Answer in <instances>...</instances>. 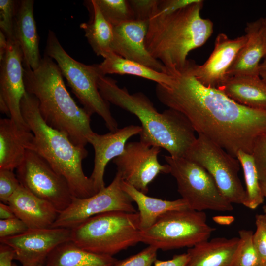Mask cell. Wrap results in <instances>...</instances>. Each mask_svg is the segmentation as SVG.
Here are the masks:
<instances>
[{"label": "cell", "instance_id": "1", "mask_svg": "<svg viewBox=\"0 0 266 266\" xmlns=\"http://www.w3.org/2000/svg\"><path fill=\"white\" fill-rule=\"evenodd\" d=\"M167 73L170 83L155 89L162 103L183 114L198 134L233 156L239 150L252 154L257 138L266 134V110L243 106L219 89L203 86L193 74L190 60L182 68Z\"/></svg>", "mask_w": 266, "mask_h": 266}, {"label": "cell", "instance_id": "2", "mask_svg": "<svg viewBox=\"0 0 266 266\" xmlns=\"http://www.w3.org/2000/svg\"><path fill=\"white\" fill-rule=\"evenodd\" d=\"M98 87L108 102L138 118L142 128L140 141L163 148L172 157H185L197 137L183 114L171 108L159 112L144 93L131 94L125 87H120L116 80L105 76H100Z\"/></svg>", "mask_w": 266, "mask_h": 266}, {"label": "cell", "instance_id": "3", "mask_svg": "<svg viewBox=\"0 0 266 266\" xmlns=\"http://www.w3.org/2000/svg\"><path fill=\"white\" fill-rule=\"evenodd\" d=\"M23 65L26 91L38 100L45 122L66 135L74 144L85 147L94 132L91 115L76 104L68 92L57 63L44 54L36 69Z\"/></svg>", "mask_w": 266, "mask_h": 266}, {"label": "cell", "instance_id": "4", "mask_svg": "<svg viewBox=\"0 0 266 266\" xmlns=\"http://www.w3.org/2000/svg\"><path fill=\"white\" fill-rule=\"evenodd\" d=\"M203 3L198 0L172 14L154 15L149 20L146 47L167 70L184 67L189 52L203 45L213 33V22L200 15Z\"/></svg>", "mask_w": 266, "mask_h": 266}, {"label": "cell", "instance_id": "5", "mask_svg": "<svg viewBox=\"0 0 266 266\" xmlns=\"http://www.w3.org/2000/svg\"><path fill=\"white\" fill-rule=\"evenodd\" d=\"M21 111L34 136L31 150L66 180L73 197L82 199L96 194L92 181L83 170L82 162L88 154L85 147L74 144L65 133L48 125L40 114L38 100L27 92Z\"/></svg>", "mask_w": 266, "mask_h": 266}, {"label": "cell", "instance_id": "6", "mask_svg": "<svg viewBox=\"0 0 266 266\" xmlns=\"http://www.w3.org/2000/svg\"><path fill=\"white\" fill-rule=\"evenodd\" d=\"M138 212L112 211L93 216L71 229L70 241L89 252L113 256L140 242Z\"/></svg>", "mask_w": 266, "mask_h": 266}, {"label": "cell", "instance_id": "7", "mask_svg": "<svg viewBox=\"0 0 266 266\" xmlns=\"http://www.w3.org/2000/svg\"><path fill=\"white\" fill-rule=\"evenodd\" d=\"M45 54L56 61L68 85L83 108L90 115L102 118L110 132L118 129L111 114L109 103L101 96L98 80L101 75L99 64L85 65L72 58L63 48L55 33L48 31Z\"/></svg>", "mask_w": 266, "mask_h": 266}, {"label": "cell", "instance_id": "8", "mask_svg": "<svg viewBox=\"0 0 266 266\" xmlns=\"http://www.w3.org/2000/svg\"><path fill=\"white\" fill-rule=\"evenodd\" d=\"M204 211L190 208L169 211L141 231L140 242L164 251L190 248L209 239L215 231Z\"/></svg>", "mask_w": 266, "mask_h": 266}, {"label": "cell", "instance_id": "9", "mask_svg": "<svg viewBox=\"0 0 266 266\" xmlns=\"http://www.w3.org/2000/svg\"><path fill=\"white\" fill-rule=\"evenodd\" d=\"M175 179L177 190L190 209L226 212L233 204L222 194L210 174L201 166L184 157H164Z\"/></svg>", "mask_w": 266, "mask_h": 266}, {"label": "cell", "instance_id": "10", "mask_svg": "<svg viewBox=\"0 0 266 266\" xmlns=\"http://www.w3.org/2000/svg\"><path fill=\"white\" fill-rule=\"evenodd\" d=\"M184 158L203 167L228 201L244 205L246 191L238 176L241 166L237 158L202 134H199Z\"/></svg>", "mask_w": 266, "mask_h": 266}, {"label": "cell", "instance_id": "11", "mask_svg": "<svg viewBox=\"0 0 266 266\" xmlns=\"http://www.w3.org/2000/svg\"><path fill=\"white\" fill-rule=\"evenodd\" d=\"M16 175L24 188L47 201L60 213L71 203L73 196L66 180L36 152L27 150Z\"/></svg>", "mask_w": 266, "mask_h": 266}, {"label": "cell", "instance_id": "12", "mask_svg": "<svg viewBox=\"0 0 266 266\" xmlns=\"http://www.w3.org/2000/svg\"><path fill=\"white\" fill-rule=\"evenodd\" d=\"M121 175L118 172L111 183L92 196L73 197L70 205L59 213L52 228L71 229L95 215L112 211L137 212L129 195L123 189Z\"/></svg>", "mask_w": 266, "mask_h": 266}, {"label": "cell", "instance_id": "13", "mask_svg": "<svg viewBox=\"0 0 266 266\" xmlns=\"http://www.w3.org/2000/svg\"><path fill=\"white\" fill-rule=\"evenodd\" d=\"M161 149L141 141L127 142L123 152L113 162L124 181L146 194L148 185L159 174L170 173L169 166L158 161Z\"/></svg>", "mask_w": 266, "mask_h": 266}, {"label": "cell", "instance_id": "14", "mask_svg": "<svg viewBox=\"0 0 266 266\" xmlns=\"http://www.w3.org/2000/svg\"><path fill=\"white\" fill-rule=\"evenodd\" d=\"M70 235L71 229L63 228L29 229L0 241L13 249L14 259L22 265L43 266L57 247L70 241Z\"/></svg>", "mask_w": 266, "mask_h": 266}, {"label": "cell", "instance_id": "15", "mask_svg": "<svg viewBox=\"0 0 266 266\" xmlns=\"http://www.w3.org/2000/svg\"><path fill=\"white\" fill-rule=\"evenodd\" d=\"M23 61V54L17 42L14 38L8 39L7 50L0 63V96L9 107L10 118L19 127L30 130L21 111V102L26 93Z\"/></svg>", "mask_w": 266, "mask_h": 266}, {"label": "cell", "instance_id": "16", "mask_svg": "<svg viewBox=\"0 0 266 266\" xmlns=\"http://www.w3.org/2000/svg\"><path fill=\"white\" fill-rule=\"evenodd\" d=\"M247 40L246 34L230 39L225 33H219L213 52L203 65L190 60L193 74L203 86L218 89L226 79L229 68Z\"/></svg>", "mask_w": 266, "mask_h": 266}, {"label": "cell", "instance_id": "17", "mask_svg": "<svg viewBox=\"0 0 266 266\" xmlns=\"http://www.w3.org/2000/svg\"><path fill=\"white\" fill-rule=\"evenodd\" d=\"M148 23L134 19L113 26L112 52L158 71L167 73L166 67L150 54L146 47Z\"/></svg>", "mask_w": 266, "mask_h": 266}, {"label": "cell", "instance_id": "18", "mask_svg": "<svg viewBox=\"0 0 266 266\" xmlns=\"http://www.w3.org/2000/svg\"><path fill=\"white\" fill-rule=\"evenodd\" d=\"M141 131V126L131 125L104 134L93 132L88 136V143L95 151L94 168L90 178L96 193L105 187L104 175L107 164L122 154L127 141Z\"/></svg>", "mask_w": 266, "mask_h": 266}, {"label": "cell", "instance_id": "19", "mask_svg": "<svg viewBox=\"0 0 266 266\" xmlns=\"http://www.w3.org/2000/svg\"><path fill=\"white\" fill-rule=\"evenodd\" d=\"M8 204L16 217L22 220L29 229L50 228L59 214L52 204L21 185L10 198Z\"/></svg>", "mask_w": 266, "mask_h": 266}, {"label": "cell", "instance_id": "20", "mask_svg": "<svg viewBox=\"0 0 266 266\" xmlns=\"http://www.w3.org/2000/svg\"><path fill=\"white\" fill-rule=\"evenodd\" d=\"M34 1H18L13 26L14 38L21 49L23 63L33 70L40 65L42 58L39 49L37 33L33 12Z\"/></svg>", "mask_w": 266, "mask_h": 266}, {"label": "cell", "instance_id": "21", "mask_svg": "<svg viewBox=\"0 0 266 266\" xmlns=\"http://www.w3.org/2000/svg\"><path fill=\"white\" fill-rule=\"evenodd\" d=\"M264 17L248 22L245 29L247 40L237 53L229 68L226 76H258L260 61L266 56V47L263 35Z\"/></svg>", "mask_w": 266, "mask_h": 266}, {"label": "cell", "instance_id": "22", "mask_svg": "<svg viewBox=\"0 0 266 266\" xmlns=\"http://www.w3.org/2000/svg\"><path fill=\"white\" fill-rule=\"evenodd\" d=\"M34 136L30 130L17 126L10 118L0 119V169L13 171L32 150Z\"/></svg>", "mask_w": 266, "mask_h": 266}, {"label": "cell", "instance_id": "23", "mask_svg": "<svg viewBox=\"0 0 266 266\" xmlns=\"http://www.w3.org/2000/svg\"><path fill=\"white\" fill-rule=\"evenodd\" d=\"M239 238L216 237L189 248L186 266H232Z\"/></svg>", "mask_w": 266, "mask_h": 266}, {"label": "cell", "instance_id": "24", "mask_svg": "<svg viewBox=\"0 0 266 266\" xmlns=\"http://www.w3.org/2000/svg\"><path fill=\"white\" fill-rule=\"evenodd\" d=\"M218 89L241 105L266 110V83L260 75L228 77Z\"/></svg>", "mask_w": 266, "mask_h": 266}, {"label": "cell", "instance_id": "25", "mask_svg": "<svg viewBox=\"0 0 266 266\" xmlns=\"http://www.w3.org/2000/svg\"><path fill=\"white\" fill-rule=\"evenodd\" d=\"M122 187L137 205L141 231L151 227L161 216L169 211L189 208L182 198L169 200L151 197L124 180Z\"/></svg>", "mask_w": 266, "mask_h": 266}, {"label": "cell", "instance_id": "26", "mask_svg": "<svg viewBox=\"0 0 266 266\" xmlns=\"http://www.w3.org/2000/svg\"><path fill=\"white\" fill-rule=\"evenodd\" d=\"M117 260L82 249L71 241L57 247L48 256L45 266H112Z\"/></svg>", "mask_w": 266, "mask_h": 266}, {"label": "cell", "instance_id": "27", "mask_svg": "<svg viewBox=\"0 0 266 266\" xmlns=\"http://www.w3.org/2000/svg\"><path fill=\"white\" fill-rule=\"evenodd\" d=\"M102 75L106 74L131 75L143 78L157 84L166 85L171 81L168 73L159 72L141 64L125 59L111 52L99 64Z\"/></svg>", "mask_w": 266, "mask_h": 266}, {"label": "cell", "instance_id": "28", "mask_svg": "<svg viewBox=\"0 0 266 266\" xmlns=\"http://www.w3.org/2000/svg\"><path fill=\"white\" fill-rule=\"evenodd\" d=\"M92 9V18L88 22L80 24L85 36L92 49L97 56L105 58L112 52L113 27L105 19L95 0L89 1Z\"/></svg>", "mask_w": 266, "mask_h": 266}, {"label": "cell", "instance_id": "29", "mask_svg": "<svg viewBox=\"0 0 266 266\" xmlns=\"http://www.w3.org/2000/svg\"><path fill=\"white\" fill-rule=\"evenodd\" d=\"M236 158L242 168L245 185L246 200L244 206L251 209L257 208L264 201L258 174L252 154L239 150Z\"/></svg>", "mask_w": 266, "mask_h": 266}, {"label": "cell", "instance_id": "30", "mask_svg": "<svg viewBox=\"0 0 266 266\" xmlns=\"http://www.w3.org/2000/svg\"><path fill=\"white\" fill-rule=\"evenodd\" d=\"M105 19L115 26L124 22L135 19V16L127 0H95Z\"/></svg>", "mask_w": 266, "mask_h": 266}, {"label": "cell", "instance_id": "31", "mask_svg": "<svg viewBox=\"0 0 266 266\" xmlns=\"http://www.w3.org/2000/svg\"><path fill=\"white\" fill-rule=\"evenodd\" d=\"M238 235L239 243L232 266H258L261 265L253 243V232L242 229L238 231Z\"/></svg>", "mask_w": 266, "mask_h": 266}, {"label": "cell", "instance_id": "32", "mask_svg": "<svg viewBox=\"0 0 266 266\" xmlns=\"http://www.w3.org/2000/svg\"><path fill=\"white\" fill-rule=\"evenodd\" d=\"M18 1L0 0V28L7 39H13V26Z\"/></svg>", "mask_w": 266, "mask_h": 266}, {"label": "cell", "instance_id": "33", "mask_svg": "<svg viewBox=\"0 0 266 266\" xmlns=\"http://www.w3.org/2000/svg\"><path fill=\"white\" fill-rule=\"evenodd\" d=\"M158 249L148 246L138 253L117 260L112 266H152L157 259Z\"/></svg>", "mask_w": 266, "mask_h": 266}, {"label": "cell", "instance_id": "34", "mask_svg": "<svg viewBox=\"0 0 266 266\" xmlns=\"http://www.w3.org/2000/svg\"><path fill=\"white\" fill-rule=\"evenodd\" d=\"M256 231L253 233V240L258 255L260 264H266V215L255 216Z\"/></svg>", "mask_w": 266, "mask_h": 266}, {"label": "cell", "instance_id": "35", "mask_svg": "<svg viewBox=\"0 0 266 266\" xmlns=\"http://www.w3.org/2000/svg\"><path fill=\"white\" fill-rule=\"evenodd\" d=\"M252 154L254 157L260 182L266 184V134L256 139Z\"/></svg>", "mask_w": 266, "mask_h": 266}, {"label": "cell", "instance_id": "36", "mask_svg": "<svg viewBox=\"0 0 266 266\" xmlns=\"http://www.w3.org/2000/svg\"><path fill=\"white\" fill-rule=\"evenodd\" d=\"M21 185L12 170L0 169V200L8 204V201Z\"/></svg>", "mask_w": 266, "mask_h": 266}, {"label": "cell", "instance_id": "37", "mask_svg": "<svg viewBox=\"0 0 266 266\" xmlns=\"http://www.w3.org/2000/svg\"><path fill=\"white\" fill-rule=\"evenodd\" d=\"M135 19L147 21L155 14L159 0H130Z\"/></svg>", "mask_w": 266, "mask_h": 266}, {"label": "cell", "instance_id": "38", "mask_svg": "<svg viewBox=\"0 0 266 266\" xmlns=\"http://www.w3.org/2000/svg\"><path fill=\"white\" fill-rule=\"evenodd\" d=\"M28 229L27 225L17 217L0 219V239L21 234Z\"/></svg>", "mask_w": 266, "mask_h": 266}, {"label": "cell", "instance_id": "39", "mask_svg": "<svg viewBox=\"0 0 266 266\" xmlns=\"http://www.w3.org/2000/svg\"><path fill=\"white\" fill-rule=\"evenodd\" d=\"M198 0H159L157 10L154 15H166L172 14L180 9L197 2Z\"/></svg>", "mask_w": 266, "mask_h": 266}, {"label": "cell", "instance_id": "40", "mask_svg": "<svg viewBox=\"0 0 266 266\" xmlns=\"http://www.w3.org/2000/svg\"><path fill=\"white\" fill-rule=\"evenodd\" d=\"M188 260L187 253L175 255L168 260L162 261L156 259L153 266H186Z\"/></svg>", "mask_w": 266, "mask_h": 266}, {"label": "cell", "instance_id": "41", "mask_svg": "<svg viewBox=\"0 0 266 266\" xmlns=\"http://www.w3.org/2000/svg\"><path fill=\"white\" fill-rule=\"evenodd\" d=\"M14 259L13 249L7 245H0V266H13L12 261Z\"/></svg>", "mask_w": 266, "mask_h": 266}, {"label": "cell", "instance_id": "42", "mask_svg": "<svg viewBox=\"0 0 266 266\" xmlns=\"http://www.w3.org/2000/svg\"><path fill=\"white\" fill-rule=\"evenodd\" d=\"M16 216L12 209L8 204L0 203V218L7 219L15 217Z\"/></svg>", "mask_w": 266, "mask_h": 266}, {"label": "cell", "instance_id": "43", "mask_svg": "<svg viewBox=\"0 0 266 266\" xmlns=\"http://www.w3.org/2000/svg\"><path fill=\"white\" fill-rule=\"evenodd\" d=\"M212 219L216 223L221 225H231L235 220L232 215H217L214 216Z\"/></svg>", "mask_w": 266, "mask_h": 266}, {"label": "cell", "instance_id": "44", "mask_svg": "<svg viewBox=\"0 0 266 266\" xmlns=\"http://www.w3.org/2000/svg\"><path fill=\"white\" fill-rule=\"evenodd\" d=\"M8 47V39L5 34L0 31V63L3 61Z\"/></svg>", "mask_w": 266, "mask_h": 266}, {"label": "cell", "instance_id": "45", "mask_svg": "<svg viewBox=\"0 0 266 266\" xmlns=\"http://www.w3.org/2000/svg\"><path fill=\"white\" fill-rule=\"evenodd\" d=\"M0 111L1 113L10 115L9 107L4 100L0 96Z\"/></svg>", "mask_w": 266, "mask_h": 266}, {"label": "cell", "instance_id": "46", "mask_svg": "<svg viewBox=\"0 0 266 266\" xmlns=\"http://www.w3.org/2000/svg\"><path fill=\"white\" fill-rule=\"evenodd\" d=\"M260 185L263 195L264 198L266 199V184L260 182ZM263 210L264 212V214L266 215V204L263 206Z\"/></svg>", "mask_w": 266, "mask_h": 266}, {"label": "cell", "instance_id": "47", "mask_svg": "<svg viewBox=\"0 0 266 266\" xmlns=\"http://www.w3.org/2000/svg\"><path fill=\"white\" fill-rule=\"evenodd\" d=\"M263 35L264 40V42L266 47V17H264V23H263ZM266 58V56L264 58Z\"/></svg>", "mask_w": 266, "mask_h": 266}, {"label": "cell", "instance_id": "48", "mask_svg": "<svg viewBox=\"0 0 266 266\" xmlns=\"http://www.w3.org/2000/svg\"><path fill=\"white\" fill-rule=\"evenodd\" d=\"M259 70H266V58L260 64Z\"/></svg>", "mask_w": 266, "mask_h": 266}, {"label": "cell", "instance_id": "49", "mask_svg": "<svg viewBox=\"0 0 266 266\" xmlns=\"http://www.w3.org/2000/svg\"><path fill=\"white\" fill-rule=\"evenodd\" d=\"M259 74L262 79L266 83V70H261L259 72Z\"/></svg>", "mask_w": 266, "mask_h": 266}, {"label": "cell", "instance_id": "50", "mask_svg": "<svg viewBox=\"0 0 266 266\" xmlns=\"http://www.w3.org/2000/svg\"><path fill=\"white\" fill-rule=\"evenodd\" d=\"M13 266H41V265H21V266H19V265H18L15 263H13Z\"/></svg>", "mask_w": 266, "mask_h": 266}, {"label": "cell", "instance_id": "51", "mask_svg": "<svg viewBox=\"0 0 266 266\" xmlns=\"http://www.w3.org/2000/svg\"><path fill=\"white\" fill-rule=\"evenodd\" d=\"M266 266V264H265L260 265H259V266Z\"/></svg>", "mask_w": 266, "mask_h": 266}]
</instances>
